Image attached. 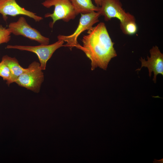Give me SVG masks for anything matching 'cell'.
<instances>
[{"instance_id": "9a60e30c", "label": "cell", "mask_w": 163, "mask_h": 163, "mask_svg": "<svg viewBox=\"0 0 163 163\" xmlns=\"http://www.w3.org/2000/svg\"><path fill=\"white\" fill-rule=\"evenodd\" d=\"M97 6L100 7L104 0H94Z\"/></svg>"}, {"instance_id": "5bb4252c", "label": "cell", "mask_w": 163, "mask_h": 163, "mask_svg": "<svg viewBox=\"0 0 163 163\" xmlns=\"http://www.w3.org/2000/svg\"><path fill=\"white\" fill-rule=\"evenodd\" d=\"M11 34L8 28L0 25V44L8 42L11 39Z\"/></svg>"}, {"instance_id": "4fadbf2b", "label": "cell", "mask_w": 163, "mask_h": 163, "mask_svg": "<svg viewBox=\"0 0 163 163\" xmlns=\"http://www.w3.org/2000/svg\"><path fill=\"white\" fill-rule=\"evenodd\" d=\"M0 76L4 80L6 81L8 85L13 82L11 71L8 66L2 60L0 62Z\"/></svg>"}, {"instance_id": "7a4b0ae2", "label": "cell", "mask_w": 163, "mask_h": 163, "mask_svg": "<svg viewBox=\"0 0 163 163\" xmlns=\"http://www.w3.org/2000/svg\"><path fill=\"white\" fill-rule=\"evenodd\" d=\"M41 4L47 8L54 7L53 13H47L44 15L45 18H52V21L49 24L51 28H53L55 23L59 20L68 22L74 19L77 15L69 0H46Z\"/></svg>"}, {"instance_id": "52a82bcc", "label": "cell", "mask_w": 163, "mask_h": 163, "mask_svg": "<svg viewBox=\"0 0 163 163\" xmlns=\"http://www.w3.org/2000/svg\"><path fill=\"white\" fill-rule=\"evenodd\" d=\"M98 12L104 17L106 21L116 18L122 22L134 17L126 12L119 0H104Z\"/></svg>"}, {"instance_id": "9c48e42d", "label": "cell", "mask_w": 163, "mask_h": 163, "mask_svg": "<svg viewBox=\"0 0 163 163\" xmlns=\"http://www.w3.org/2000/svg\"><path fill=\"white\" fill-rule=\"evenodd\" d=\"M150 56H147V60L141 58V66L136 70H140L142 67L148 68L149 75L151 77L152 72L154 73L153 80L156 82L157 76L159 74L163 75V54L156 46H153L149 50Z\"/></svg>"}, {"instance_id": "ba28073f", "label": "cell", "mask_w": 163, "mask_h": 163, "mask_svg": "<svg viewBox=\"0 0 163 163\" xmlns=\"http://www.w3.org/2000/svg\"><path fill=\"white\" fill-rule=\"evenodd\" d=\"M0 14L5 21H7L8 15L15 17L19 15H24L33 19L36 22L43 19L36 13L21 7L16 0H0Z\"/></svg>"}, {"instance_id": "5b68a950", "label": "cell", "mask_w": 163, "mask_h": 163, "mask_svg": "<svg viewBox=\"0 0 163 163\" xmlns=\"http://www.w3.org/2000/svg\"><path fill=\"white\" fill-rule=\"evenodd\" d=\"M64 43L63 40H58L56 42L50 45L40 44L35 46L8 45L6 48L17 49L35 53L38 57L41 69L44 70L46 69L47 61L57 49L64 46Z\"/></svg>"}, {"instance_id": "3957f363", "label": "cell", "mask_w": 163, "mask_h": 163, "mask_svg": "<svg viewBox=\"0 0 163 163\" xmlns=\"http://www.w3.org/2000/svg\"><path fill=\"white\" fill-rule=\"evenodd\" d=\"M40 63L32 62L21 74L15 82L19 86L38 93L44 80V75Z\"/></svg>"}, {"instance_id": "8992f818", "label": "cell", "mask_w": 163, "mask_h": 163, "mask_svg": "<svg viewBox=\"0 0 163 163\" xmlns=\"http://www.w3.org/2000/svg\"><path fill=\"white\" fill-rule=\"evenodd\" d=\"M8 28L11 34L15 35L22 36L41 44L48 45L49 43L50 39L43 36L37 30L31 27L23 16L20 17L17 21L10 23Z\"/></svg>"}, {"instance_id": "7c38bea8", "label": "cell", "mask_w": 163, "mask_h": 163, "mask_svg": "<svg viewBox=\"0 0 163 163\" xmlns=\"http://www.w3.org/2000/svg\"><path fill=\"white\" fill-rule=\"evenodd\" d=\"M120 26L122 32L127 35H133L136 33L138 30V27L134 17L120 22Z\"/></svg>"}, {"instance_id": "8fae6325", "label": "cell", "mask_w": 163, "mask_h": 163, "mask_svg": "<svg viewBox=\"0 0 163 163\" xmlns=\"http://www.w3.org/2000/svg\"><path fill=\"white\" fill-rule=\"evenodd\" d=\"M2 60L9 68L12 76L13 82L18 77L26 70L21 67L19 64L17 59L15 57H11L5 55L3 56Z\"/></svg>"}, {"instance_id": "277c9868", "label": "cell", "mask_w": 163, "mask_h": 163, "mask_svg": "<svg viewBox=\"0 0 163 163\" xmlns=\"http://www.w3.org/2000/svg\"><path fill=\"white\" fill-rule=\"evenodd\" d=\"M81 14L78 27L72 34L68 36L59 35L57 36L58 40H62L66 42L64 46L69 48L71 50L74 47H76L79 44L77 38L80 34L90 29L94 24L98 22L99 18L101 16L98 11Z\"/></svg>"}, {"instance_id": "30bf717a", "label": "cell", "mask_w": 163, "mask_h": 163, "mask_svg": "<svg viewBox=\"0 0 163 163\" xmlns=\"http://www.w3.org/2000/svg\"><path fill=\"white\" fill-rule=\"evenodd\" d=\"M77 15L98 11L99 7L95 5L91 0H69Z\"/></svg>"}, {"instance_id": "6da1fadb", "label": "cell", "mask_w": 163, "mask_h": 163, "mask_svg": "<svg viewBox=\"0 0 163 163\" xmlns=\"http://www.w3.org/2000/svg\"><path fill=\"white\" fill-rule=\"evenodd\" d=\"M82 39L83 45L76 48L83 51L91 61V69L99 67L106 70L111 59L117 56L105 24L100 22L88 30Z\"/></svg>"}]
</instances>
